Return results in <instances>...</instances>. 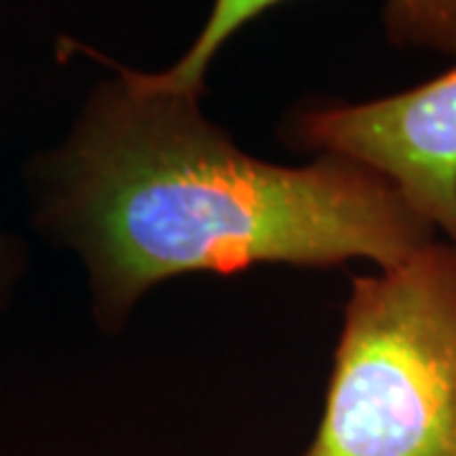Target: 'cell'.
Returning a JSON list of instances; mask_svg holds the SVG:
<instances>
[{
    "label": "cell",
    "mask_w": 456,
    "mask_h": 456,
    "mask_svg": "<svg viewBox=\"0 0 456 456\" xmlns=\"http://www.w3.org/2000/svg\"><path fill=\"white\" fill-rule=\"evenodd\" d=\"M380 18L393 46L456 56V0H393Z\"/></svg>",
    "instance_id": "cell-5"
},
{
    "label": "cell",
    "mask_w": 456,
    "mask_h": 456,
    "mask_svg": "<svg viewBox=\"0 0 456 456\" xmlns=\"http://www.w3.org/2000/svg\"><path fill=\"white\" fill-rule=\"evenodd\" d=\"M269 8H274V3H264V0L261 3L259 0H221V3H216L206 26L200 28L198 38L193 41V46L185 51L175 64L167 66L163 71H134L127 66L114 64L92 49L89 53H94L99 61H104L107 66H112L114 77L134 94L200 102V97L206 94V74H208V66L216 59V53L224 49L246 23L264 16Z\"/></svg>",
    "instance_id": "cell-4"
},
{
    "label": "cell",
    "mask_w": 456,
    "mask_h": 456,
    "mask_svg": "<svg viewBox=\"0 0 456 456\" xmlns=\"http://www.w3.org/2000/svg\"><path fill=\"white\" fill-rule=\"evenodd\" d=\"M26 244L8 233V231H0V310L13 299L20 279L26 274V266H28V256H26Z\"/></svg>",
    "instance_id": "cell-6"
},
{
    "label": "cell",
    "mask_w": 456,
    "mask_h": 456,
    "mask_svg": "<svg viewBox=\"0 0 456 456\" xmlns=\"http://www.w3.org/2000/svg\"><path fill=\"white\" fill-rule=\"evenodd\" d=\"M33 224L74 251L102 332L155 284L259 264L393 269L436 241L391 180L347 158L259 160L193 99L99 82L66 140L28 167Z\"/></svg>",
    "instance_id": "cell-1"
},
{
    "label": "cell",
    "mask_w": 456,
    "mask_h": 456,
    "mask_svg": "<svg viewBox=\"0 0 456 456\" xmlns=\"http://www.w3.org/2000/svg\"><path fill=\"white\" fill-rule=\"evenodd\" d=\"M284 134L302 150L347 158L391 180L456 246V64L388 97L294 112Z\"/></svg>",
    "instance_id": "cell-3"
},
{
    "label": "cell",
    "mask_w": 456,
    "mask_h": 456,
    "mask_svg": "<svg viewBox=\"0 0 456 456\" xmlns=\"http://www.w3.org/2000/svg\"><path fill=\"white\" fill-rule=\"evenodd\" d=\"M302 456H456V246L353 279Z\"/></svg>",
    "instance_id": "cell-2"
}]
</instances>
